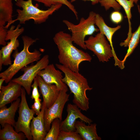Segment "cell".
Returning <instances> with one entry per match:
<instances>
[{"label":"cell","instance_id":"ac0fdd59","mask_svg":"<svg viewBox=\"0 0 140 140\" xmlns=\"http://www.w3.org/2000/svg\"><path fill=\"white\" fill-rule=\"evenodd\" d=\"M96 124H90L87 125L81 121L76 120L75 124L76 131L80 135L83 140H101L97 132Z\"/></svg>","mask_w":140,"mask_h":140},{"label":"cell","instance_id":"8fae6325","mask_svg":"<svg viewBox=\"0 0 140 140\" xmlns=\"http://www.w3.org/2000/svg\"><path fill=\"white\" fill-rule=\"evenodd\" d=\"M75 104L68 103L67 106V115L65 119L61 121L60 124V131H76L75 124L77 119L81 120L90 124L92 120L83 114L81 109Z\"/></svg>","mask_w":140,"mask_h":140},{"label":"cell","instance_id":"836d02e7","mask_svg":"<svg viewBox=\"0 0 140 140\" xmlns=\"http://www.w3.org/2000/svg\"></svg>","mask_w":140,"mask_h":140},{"label":"cell","instance_id":"83f0119b","mask_svg":"<svg viewBox=\"0 0 140 140\" xmlns=\"http://www.w3.org/2000/svg\"><path fill=\"white\" fill-rule=\"evenodd\" d=\"M110 18L112 22L117 24L122 22L123 19V16L119 11H115L111 13Z\"/></svg>","mask_w":140,"mask_h":140},{"label":"cell","instance_id":"d6986e66","mask_svg":"<svg viewBox=\"0 0 140 140\" xmlns=\"http://www.w3.org/2000/svg\"><path fill=\"white\" fill-rule=\"evenodd\" d=\"M122 6L124 9L129 24V30L128 33V36L127 38L123 42L120 43L121 46L124 47L128 46L129 42L131 37L132 33L131 20L132 15L131 13V9L133 7L134 5V3L135 0H116Z\"/></svg>","mask_w":140,"mask_h":140},{"label":"cell","instance_id":"44dd1931","mask_svg":"<svg viewBox=\"0 0 140 140\" xmlns=\"http://www.w3.org/2000/svg\"><path fill=\"white\" fill-rule=\"evenodd\" d=\"M42 3L44 5L49 8L53 5L60 4L67 6L74 13L77 19H78V13L74 6L68 0H33Z\"/></svg>","mask_w":140,"mask_h":140},{"label":"cell","instance_id":"484cf974","mask_svg":"<svg viewBox=\"0 0 140 140\" xmlns=\"http://www.w3.org/2000/svg\"><path fill=\"white\" fill-rule=\"evenodd\" d=\"M99 3L106 10L111 8L116 11H119L121 9V5L116 0H99Z\"/></svg>","mask_w":140,"mask_h":140},{"label":"cell","instance_id":"8992f818","mask_svg":"<svg viewBox=\"0 0 140 140\" xmlns=\"http://www.w3.org/2000/svg\"><path fill=\"white\" fill-rule=\"evenodd\" d=\"M21 100L19 108V116L16 122L14 127L17 132H22L25 135L28 140H32L30 129L31 121L32 120L35 113L29 107L26 98V91L22 87Z\"/></svg>","mask_w":140,"mask_h":140},{"label":"cell","instance_id":"7402d4cb","mask_svg":"<svg viewBox=\"0 0 140 140\" xmlns=\"http://www.w3.org/2000/svg\"><path fill=\"white\" fill-rule=\"evenodd\" d=\"M140 39V24L136 31L132 33V36L129 42L128 48L127 53L123 59L122 61L124 64L127 58L133 52L137 46Z\"/></svg>","mask_w":140,"mask_h":140},{"label":"cell","instance_id":"7a4b0ae2","mask_svg":"<svg viewBox=\"0 0 140 140\" xmlns=\"http://www.w3.org/2000/svg\"><path fill=\"white\" fill-rule=\"evenodd\" d=\"M55 66L64 74L62 81L73 94L74 104L81 110L87 111L89 108V99L86 92L93 88L89 86L87 79L79 72L73 71L61 64H56Z\"/></svg>","mask_w":140,"mask_h":140},{"label":"cell","instance_id":"cb8c5ba5","mask_svg":"<svg viewBox=\"0 0 140 140\" xmlns=\"http://www.w3.org/2000/svg\"><path fill=\"white\" fill-rule=\"evenodd\" d=\"M13 11L12 0H0V13L5 16L12 14Z\"/></svg>","mask_w":140,"mask_h":140},{"label":"cell","instance_id":"4dcf8cb0","mask_svg":"<svg viewBox=\"0 0 140 140\" xmlns=\"http://www.w3.org/2000/svg\"><path fill=\"white\" fill-rule=\"evenodd\" d=\"M3 65L2 59V55L0 53V71H1L2 69V66Z\"/></svg>","mask_w":140,"mask_h":140},{"label":"cell","instance_id":"d4e9b609","mask_svg":"<svg viewBox=\"0 0 140 140\" xmlns=\"http://www.w3.org/2000/svg\"><path fill=\"white\" fill-rule=\"evenodd\" d=\"M57 140H83L81 136L76 131H60Z\"/></svg>","mask_w":140,"mask_h":140},{"label":"cell","instance_id":"f546056e","mask_svg":"<svg viewBox=\"0 0 140 140\" xmlns=\"http://www.w3.org/2000/svg\"><path fill=\"white\" fill-rule=\"evenodd\" d=\"M76 0H71V2H73L75 1ZM84 1H91L92 5H95L99 3V0H83Z\"/></svg>","mask_w":140,"mask_h":140},{"label":"cell","instance_id":"7c38bea8","mask_svg":"<svg viewBox=\"0 0 140 140\" xmlns=\"http://www.w3.org/2000/svg\"><path fill=\"white\" fill-rule=\"evenodd\" d=\"M40 92L43 98L42 105L45 109L51 107L57 99L60 90L55 84L49 85L46 83L38 75L36 76Z\"/></svg>","mask_w":140,"mask_h":140},{"label":"cell","instance_id":"ffe728a7","mask_svg":"<svg viewBox=\"0 0 140 140\" xmlns=\"http://www.w3.org/2000/svg\"><path fill=\"white\" fill-rule=\"evenodd\" d=\"M13 126L6 124L0 130V140H25L26 137L22 132H17Z\"/></svg>","mask_w":140,"mask_h":140},{"label":"cell","instance_id":"4316f807","mask_svg":"<svg viewBox=\"0 0 140 140\" xmlns=\"http://www.w3.org/2000/svg\"><path fill=\"white\" fill-rule=\"evenodd\" d=\"M33 81V83L31 86L32 88V91L31 98L32 99L34 100L39 99L40 95L38 90V83L36 77Z\"/></svg>","mask_w":140,"mask_h":140},{"label":"cell","instance_id":"5b68a950","mask_svg":"<svg viewBox=\"0 0 140 140\" xmlns=\"http://www.w3.org/2000/svg\"><path fill=\"white\" fill-rule=\"evenodd\" d=\"M96 14L93 11H90L87 18L81 17L77 24L67 20L62 21L71 32V39L73 43L85 50L87 49L85 44V37L99 31L95 26Z\"/></svg>","mask_w":140,"mask_h":140},{"label":"cell","instance_id":"30bf717a","mask_svg":"<svg viewBox=\"0 0 140 140\" xmlns=\"http://www.w3.org/2000/svg\"><path fill=\"white\" fill-rule=\"evenodd\" d=\"M68 91L67 90H61L54 104L49 108L45 109V126L47 132L50 129L51 124L54 119L58 118L61 121L62 120V113L65 105L69 100V95L67 93Z\"/></svg>","mask_w":140,"mask_h":140},{"label":"cell","instance_id":"603a6c76","mask_svg":"<svg viewBox=\"0 0 140 140\" xmlns=\"http://www.w3.org/2000/svg\"><path fill=\"white\" fill-rule=\"evenodd\" d=\"M61 121L59 118L54 119L51 123V126L47 132L44 140H57L60 134Z\"/></svg>","mask_w":140,"mask_h":140},{"label":"cell","instance_id":"9c48e42d","mask_svg":"<svg viewBox=\"0 0 140 140\" xmlns=\"http://www.w3.org/2000/svg\"><path fill=\"white\" fill-rule=\"evenodd\" d=\"M20 24H18L15 28V26L12 25L8 30L6 41L10 40L6 45L3 46L0 50L3 61V65H10L12 64L11 58V54L13 50L17 49L19 45L17 39L19 36L24 31L23 27H20Z\"/></svg>","mask_w":140,"mask_h":140},{"label":"cell","instance_id":"ba28073f","mask_svg":"<svg viewBox=\"0 0 140 140\" xmlns=\"http://www.w3.org/2000/svg\"><path fill=\"white\" fill-rule=\"evenodd\" d=\"M49 62V55H45L35 64L26 66L22 68L21 70L23 71V74L12 80L20 85L25 89L27 94L30 95L33 81L39 72L48 65Z\"/></svg>","mask_w":140,"mask_h":140},{"label":"cell","instance_id":"5bb4252c","mask_svg":"<svg viewBox=\"0 0 140 140\" xmlns=\"http://www.w3.org/2000/svg\"><path fill=\"white\" fill-rule=\"evenodd\" d=\"M95 22V24L99 29L100 32L103 33L106 37L111 46L115 61V65L118 66L120 68H122L124 65L122 61L120 60L117 57L113 46L112 42V37L113 34L120 29L121 26L118 25L114 27L109 26L105 23L102 17L97 13L96 15Z\"/></svg>","mask_w":140,"mask_h":140},{"label":"cell","instance_id":"6da1fadb","mask_svg":"<svg viewBox=\"0 0 140 140\" xmlns=\"http://www.w3.org/2000/svg\"><path fill=\"white\" fill-rule=\"evenodd\" d=\"M53 40L58 48L60 63L71 70L79 72V65L82 62H90L92 58L87 52L78 49L73 45L71 35L62 31L57 33Z\"/></svg>","mask_w":140,"mask_h":140},{"label":"cell","instance_id":"3957f363","mask_svg":"<svg viewBox=\"0 0 140 140\" xmlns=\"http://www.w3.org/2000/svg\"><path fill=\"white\" fill-rule=\"evenodd\" d=\"M24 45L22 50L18 52L17 49L13 55L14 58L13 63L8 68L0 73V77L5 79L6 83H9L13 76L20 69L28 64L40 59L41 54L35 49L33 52L29 50L30 46L36 42L38 39H33L26 36L22 37Z\"/></svg>","mask_w":140,"mask_h":140},{"label":"cell","instance_id":"d6a6232c","mask_svg":"<svg viewBox=\"0 0 140 140\" xmlns=\"http://www.w3.org/2000/svg\"><path fill=\"white\" fill-rule=\"evenodd\" d=\"M138 0H135V3L136 4L137 3V2H138Z\"/></svg>","mask_w":140,"mask_h":140},{"label":"cell","instance_id":"9a60e30c","mask_svg":"<svg viewBox=\"0 0 140 140\" xmlns=\"http://www.w3.org/2000/svg\"><path fill=\"white\" fill-rule=\"evenodd\" d=\"M22 86L12 80L0 89V108L12 103L21 96Z\"/></svg>","mask_w":140,"mask_h":140},{"label":"cell","instance_id":"e0dca14e","mask_svg":"<svg viewBox=\"0 0 140 140\" xmlns=\"http://www.w3.org/2000/svg\"><path fill=\"white\" fill-rule=\"evenodd\" d=\"M21 100L18 98L12 102L9 107L7 108L5 105L0 108V124L2 127L6 124H10L15 127L16 122L15 115L19 108Z\"/></svg>","mask_w":140,"mask_h":140},{"label":"cell","instance_id":"4fadbf2b","mask_svg":"<svg viewBox=\"0 0 140 140\" xmlns=\"http://www.w3.org/2000/svg\"><path fill=\"white\" fill-rule=\"evenodd\" d=\"M38 75L47 83L55 85L60 90H68L67 85L62 81L63 78L62 73L56 69L53 64L48 65L44 69L41 70Z\"/></svg>","mask_w":140,"mask_h":140},{"label":"cell","instance_id":"f1b7e54d","mask_svg":"<svg viewBox=\"0 0 140 140\" xmlns=\"http://www.w3.org/2000/svg\"><path fill=\"white\" fill-rule=\"evenodd\" d=\"M41 99H39L34 100L33 104L31 106V109L34 111L37 115H38L40 112L42 104L41 103Z\"/></svg>","mask_w":140,"mask_h":140},{"label":"cell","instance_id":"2e32d148","mask_svg":"<svg viewBox=\"0 0 140 140\" xmlns=\"http://www.w3.org/2000/svg\"><path fill=\"white\" fill-rule=\"evenodd\" d=\"M44 107L42 105L39 114L33 117L30 124V129L33 140H44L47 133L44 124Z\"/></svg>","mask_w":140,"mask_h":140},{"label":"cell","instance_id":"277c9868","mask_svg":"<svg viewBox=\"0 0 140 140\" xmlns=\"http://www.w3.org/2000/svg\"><path fill=\"white\" fill-rule=\"evenodd\" d=\"M15 4L21 8L22 10L17 9V18L13 20L5 27L8 29L11 24L17 21L20 24H25L26 21L33 19L36 24H40L45 22L49 16L60 9L62 4H59L53 5L46 10H43L35 6L33 4V0H15Z\"/></svg>","mask_w":140,"mask_h":140},{"label":"cell","instance_id":"1f68e13d","mask_svg":"<svg viewBox=\"0 0 140 140\" xmlns=\"http://www.w3.org/2000/svg\"><path fill=\"white\" fill-rule=\"evenodd\" d=\"M5 79L3 78H1L0 79V89L2 86V85L3 82L5 81Z\"/></svg>","mask_w":140,"mask_h":140},{"label":"cell","instance_id":"52a82bcc","mask_svg":"<svg viewBox=\"0 0 140 140\" xmlns=\"http://www.w3.org/2000/svg\"><path fill=\"white\" fill-rule=\"evenodd\" d=\"M85 44L87 49L93 52L100 62H107L113 57L111 46L102 33L91 36L85 40Z\"/></svg>","mask_w":140,"mask_h":140}]
</instances>
